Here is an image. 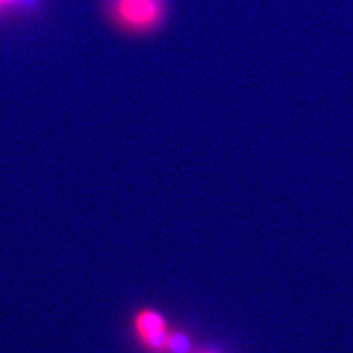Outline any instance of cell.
I'll list each match as a JSON object with an SVG mask.
<instances>
[{
  "label": "cell",
  "instance_id": "obj_1",
  "mask_svg": "<svg viewBox=\"0 0 353 353\" xmlns=\"http://www.w3.org/2000/svg\"><path fill=\"white\" fill-rule=\"evenodd\" d=\"M114 23L131 32H149L161 25L165 15L164 0H108Z\"/></svg>",
  "mask_w": 353,
  "mask_h": 353
},
{
  "label": "cell",
  "instance_id": "obj_2",
  "mask_svg": "<svg viewBox=\"0 0 353 353\" xmlns=\"http://www.w3.org/2000/svg\"><path fill=\"white\" fill-rule=\"evenodd\" d=\"M136 330H138L141 341L148 347L156 348V350L167 347V342H169L167 325L164 317L157 314V312H141L138 319H136Z\"/></svg>",
  "mask_w": 353,
  "mask_h": 353
},
{
  "label": "cell",
  "instance_id": "obj_3",
  "mask_svg": "<svg viewBox=\"0 0 353 353\" xmlns=\"http://www.w3.org/2000/svg\"><path fill=\"white\" fill-rule=\"evenodd\" d=\"M167 347H169L170 350L175 352V353H187L188 347H190V342H188V339L185 337V335L174 334V335H169V342H167Z\"/></svg>",
  "mask_w": 353,
  "mask_h": 353
},
{
  "label": "cell",
  "instance_id": "obj_4",
  "mask_svg": "<svg viewBox=\"0 0 353 353\" xmlns=\"http://www.w3.org/2000/svg\"><path fill=\"white\" fill-rule=\"evenodd\" d=\"M15 2H21V3H28L30 0H0V8H2L3 6H7V3H15Z\"/></svg>",
  "mask_w": 353,
  "mask_h": 353
}]
</instances>
